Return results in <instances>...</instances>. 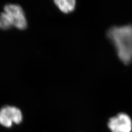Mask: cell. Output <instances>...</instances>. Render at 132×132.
<instances>
[{"label":"cell","mask_w":132,"mask_h":132,"mask_svg":"<svg viewBox=\"0 0 132 132\" xmlns=\"http://www.w3.org/2000/svg\"><path fill=\"white\" fill-rule=\"evenodd\" d=\"M107 126L111 132H132V119L129 114L119 113L109 119Z\"/></svg>","instance_id":"7a4b0ae2"},{"label":"cell","mask_w":132,"mask_h":132,"mask_svg":"<svg viewBox=\"0 0 132 132\" xmlns=\"http://www.w3.org/2000/svg\"><path fill=\"white\" fill-rule=\"evenodd\" d=\"M22 119V113L17 107L6 106L0 110V124L4 127H11L13 123L19 124Z\"/></svg>","instance_id":"277c9868"},{"label":"cell","mask_w":132,"mask_h":132,"mask_svg":"<svg viewBox=\"0 0 132 132\" xmlns=\"http://www.w3.org/2000/svg\"><path fill=\"white\" fill-rule=\"evenodd\" d=\"M107 36L113 44L119 59L123 63L132 62V25L112 27L107 32Z\"/></svg>","instance_id":"6da1fadb"},{"label":"cell","mask_w":132,"mask_h":132,"mask_svg":"<svg viewBox=\"0 0 132 132\" xmlns=\"http://www.w3.org/2000/svg\"><path fill=\"white\" fill-rule=\"evenodd\" d=\"M6 12L10 18L13 26L19 29H24L27 27V20L22 8L18 5L8 4L4 7Z\"/></svg>","instance_id":"3957f363"},{"label":"cell","mask_w":132,"mask_h":132,"mask_svg":"<svg viewBox=\"0 0 132 132\" xmlns=\"http://www.w3.org/2000/svg\"><path fill=\"white\" fill-rule=\"evenodd\" d=\"M54 3L64 13H68L75 9L76 1L74 0H56Z\"/></svg>","instance_id":"5b68a950"},{"label":"cell","mask_w":132,"mask_h":132,"mask_svg":"<svg viewBox=\"0 0 132 132\" xmlns=\"http://www.w3.org/2000/svg\"><path fill=\"white\" fill-rule=\"evenodd\" d=\"M13 26L10 18L6 12H2L0 14V28L6 29Z\"/></svg>","instance_id":"8992f818"}]
</instances>
